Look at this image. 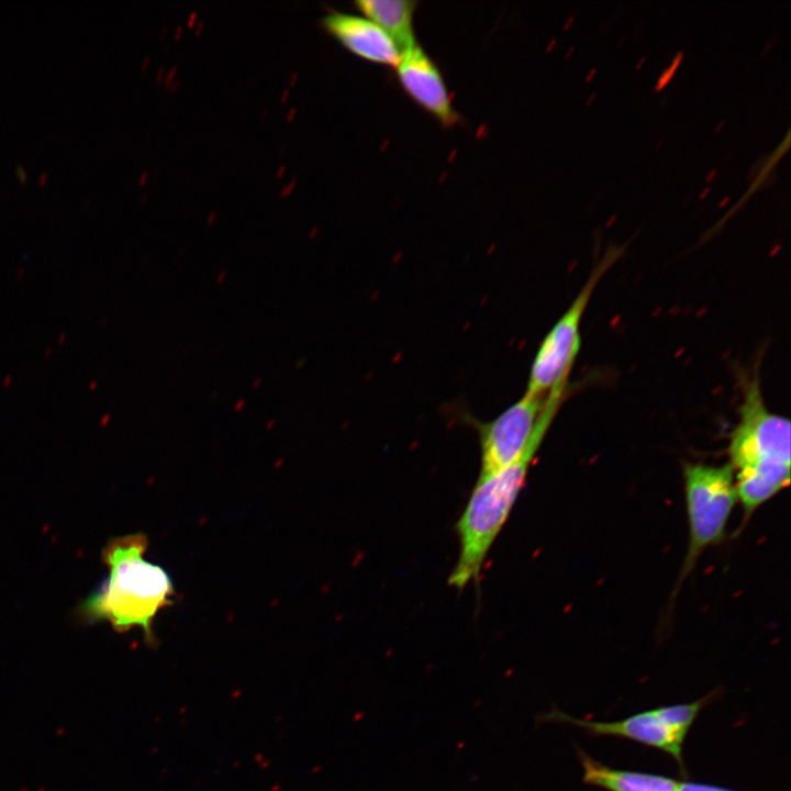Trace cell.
Returning <instances> with one entry per match:
<instances>
[{
    "label": "cell",
    "instance_id": "5b68a950",
    "mask_svg": "<svg viewBox=\"0 0 791 791\" xmlns=\"http://www.w3.org/2000/svg\"><path fill=\"white\" fill-rule=\"evenodd\" d=\"M622 253V247H612L604 254L569 308L545 335L533 359L525 393L546 396L556 386L568 382L581 347L580 324L587 305L601 278Z\"/></svg>",
    "mask_w": 791,
    "mask_h": 791
},
{
    "label": "cell",
    "instance_id": "e0dca14e",
    "mask_svg": "<svg viewBox=\"0 0 791 791\" xmlns=\"http://www.w3.org/2000/svg\"><path fill=\"white\" fill-rule=\"evenodd\" d=\"M260 382H261V378H257V379L254 381L253 388H258V386H259Z\"/></svg>",
    "mask_w": 791,
    "mask_h": 791
},
{
    "label": "cell",
    "instance_id": "3957f363",
    "mask_svg": "<svg viewBox=\"0 0 791 791\" xmlns=\"http://www.w3.org/2000/svg\"><path fill=\"white\" fill-rule=\"evenodd\" d=\"M728 457L744 526L790 483V421L768 410L757 378L746 388L738 423L729 436Z\"/></svg>",
    "mask_w": 791,
    "mask_h": 791
},
{
    "label": "cell",
    "instance_id": "9a60e30c",
    "mask_svg": "<svg viewBox=\"0 0 791 791\" xmlns=\"http://www.w3.org/2000/svg\"><path fill=\"white\" fill-rule=\"evenodd\" d=\"M244 404H245V400H244V399H241L239 401H237L236 404H235V406H234L235 411H239V410L244 406Z\"/></svg>",
    "mask_w": 791,
    "mask_h": 791
},
{
    "label": "cell",
    "instance_id": "6da1fadb",
    "mask_svg": "<svg viewBox=\"0 0 791 791\" xmlns=\"http://www.w3.org/2000/svg\"><path fill=\"white\" fill-rule=\"evenodd\" d=\"M566 397L564 389L552 390L524 454L514 463L487 477L478 478L459 516L456 531L459 554L448 584L463 590L478 582L482 566L523 489L531 464Z\"/></svg>",
    "mask_w": 791,
    "mask_h": 791
},
{
    "label": "cell",
    "instance_id": "30bf717a",
    "mask_svg": "<svg viewBox=\"0 0 791 791\" xmlns=\"http://www.w3.org/2000/svg\"><path fill=\"white\" fill-rule=\"evenodd\" d=\"M584 783L608 791H678L679 782L667 777L610 768L578 750Z\"/></svg>",
    "mask_w": 791,
    "mask_h": 791
},
{
    "label": "cell",
    "instance_id": "8992f818",
    "mask_svg": "<svg viewBox=\"0 0 791 791\" xmlns=\"http://www.w3.org/2000/svg\"><path fill=\"white\" fill-rule=\"evenodd\" d=\"M546 396L523 397L489 422L474 421L480 444V471L487 477L517 460L525 452Z\"/></svg>",
    "mask_w": 791,
    "mask_h": 791
},
{
    "label": "cell",
    "instance_id": "52a82bcc",
    "mask_svg": "<svg viewBox=\"0 0 791 791\" xmlns=\"http://www.w3.org/2000/svg\"><path fill=\"white\" fill-rule=\"evenodd\" d=\"M394 67L399 83L417 105L446 127L458 122L444 77L423 47L415 44L400 52Z\"/></svg>",
    "mask_w": 791,
    "mask_h": 791
},
{
    "label": "cell",
    "instance_id": "5bb4252c",
    "mask_svg": "<svg viewBox=\"0 0 791 791\" xmlns=\"http://www.w3.org/2000/svg\"><path fill=\"white\" fill-rule=\"evenodd\" d=\"M47 180H48V174H47V172H42V174L38 176V183H40L41 186L45 185Z\"/></svg>",
    "mask_w": 791,
    "mask_h": 791
},
{
    "label": "cell",
    "instance_id": "2e32d148",
    "mask_svg": "<svg viewBox=\"0 0 791 791\" xmlns=\"http://www.w3.org/2000/svg\"><path fill=\"white\" fill-rule=\"evenodd\" d=\"M224 277H225V272H224V271L220 272V274L218 275L216 281H218L219 283H221V282L223 281Z\"/></svg>",
    "mask_w": 791,
    "mask_h": 791
},
{
    "label": "cell",
    "instance_id": "277c9868",
    "mask_svg": "<svg viewBox=\"0 0 791 791\" xmlns=\"http://www.w3.org/2000/svg\"><path fill=\"white\" fill-rule=\"evenodd\" d=\"M682 478L689 542L673 595L701 555L724 539L729 516L738 502L734 472L728 463L720 466L684 463Z\"/></svg>",
    "mask_w": 791,
    "mask_h": 791
},
{
    "label": "cell",
    "instance_id": "4fadbf2b",
    "mask_svg": "<svg viewBox=\"0 0 791 791\" xmlns=\"http://www.w3.org/2000/svg\"><path fill=\"white\" fill-rule=\"evenodd\" d=\"M15 174L22 185L27 181V172L22 165L18 164L15 166Z\"/></svg>",
    "mask_w": 791,
    "mask_h": 791
},
{
    "label": "cell",
    "instance_id": "7c38bea8",
    "mask_svg": "<svg viewBox=\"0 0 791 791\" xmlns=\"http://www.w3.org/2000/svg\"><path fill=\"white\" fill-rule=\"evenodd\" d=\"M678 791H733L724 788H718L709 784H701L695 782H679Z\"/></svg>",
    "mask_w": 791,
    "mask_h": 791
},
{
    "label": "cell",
    "instance_id": "8fae6325",
    "mask_svg": "<svg viewBox=\"0 0 791 791\" xmlns=\"http://www.w3.org/2000/svg\"><path fill=\"white\" fill-rule=\"evenodd\" d=\"M417 3L410 0H358L355 5L402 52L417 44L414 33V13Z\"/></svg>",
    "mask_w": 791,
    "mask_h": 791
},
{
    "label": "cell",
    "instance_id": "ba28073f",
    "mask_svg": "<svg viewBox=\"0 0 791 791\" xmlns=\"http://www.w3.org/2000/svg\"><path fill=\"white\" fill-rule=\"evenodd\" d=\"M545 720L570 723L597 736L628 738L655 747L672 756L683 767L682 746L684 738L675 733L659 716L657 710H649L614 722H597L572 717L559 710H553Z\"/></svg>",
    "mask_w": 791,
    "mask_h": 791
},
{
    "label": "cell",
    "instance_id": "9c48e42d",
    "mask_svg": "<svg viewBox=\"0 0 791 791\" xmlns=\"http://www.w3.org/2000/svg\"><path fill=\"white\" fill-rule=\"evenodd\" d=\"M322 26L347 51L361 59L393 67L399 60L400 51L393 41L364 15L331 12L322 18Z\"/></svg>",
    "mask_w": 791,
    "mask_h": 791
},
{
    "label": "cell",
    "instance_id": "7a4b0ae2",
    "mask_svg": "<svg viewBox=\"0 0 791 791\" xmlns=\"http://www.w3.org/2000/svg\"><path fill=\"white\" fill-rule=\"evenodd\" d=\"M147 546L143 533L109 541L102 550L109 576L81 602L79 613L88 621H108L118 633L141 627L153 643V621L174 603L176 592L168 572L144 558Z\"/></svg>",
    "mask_w": 791,
    "mask_h": 791
}]
</instances>
